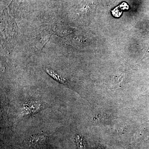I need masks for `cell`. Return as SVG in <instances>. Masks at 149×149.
Listing matches in <instances>:
<instances>
[{
    "label": "cell",
    "mask_w": 149,
    "mask_h": 149,
    "mask_svg": "<svg viewBox=\"0 0 149 149\" xmlns=\"http://www.w3.org/2000/svg\"><path fill=\"white\" fill-rule=\"evenodd\" d=\"M129 8V6L127 3L123 2L111 11L113 15L115 17H119L122 14L123 11L125 10H128Z\"/></svg>",
    "instance_id": "obj_1"
}]
</instances>
